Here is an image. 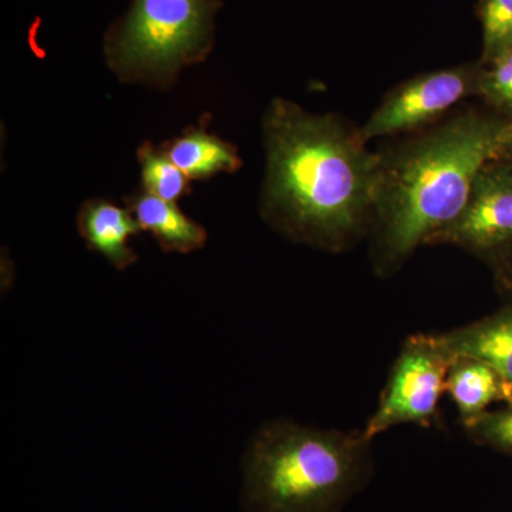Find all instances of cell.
<instances>
[{
  "instance_id": "6da1fadb",
  "label": "cell",
  "mask_w": 512,
  "mask_h": 512,
  "mask_svg": "<svg viewBox=\"0 0 512 512\" xmlns=\"http://www.w3.org/2000/svg\"><path fill=\"white\" fill-rule=\"evenodd\" d=\"M262 130L264 220L285 238L330 254L367 239L379 157L363 140L360 126L279 97L269 103Z\"/></svg>"
},
{
  "instance_id": "7a4b0ae2",
  "label": "cell",
  "mask_w": 512,
  "mask_h": 512,
  "mask_svg": "<svg viewBox=\"0 0 512 512\" xmlns=\"http://www.w3.org/2000/svg\"><path fill=\"white\" fill-rule=\"evenodd\" d=\"M512 121L470 107L377 151L369 237L373 274L396 275L466 210L480 171L503 153Z\"/></svg>"
},
{
  "instance_id": "3957f363",
  "label": "cell",
  "mask_w": 512,
  "mask_h": 512,
  "mask_svg": "<svg viewBox=\"0 0 512 512\" xmlns=\"http://www.w3.org/2000/svg\"><path fill=\"white\" fill-rule=\"evenodd\" d=\"M363 431L262 424L244 456L245 512H340L372 477Z\"/></svg>"
},
{
  "instance_id": "277c9868",
  "label": "cell",
  "mask_w": 512,
  "mask_h": 512,
  "mask_svg": "<svg viewBox=\"0 0 512 512\" xmlns=\"http://www.w3.org/2000/svg\"><path fill=\"white\" fill-rule=\"evenodd\" d=\"M222 0H134L107 32V64L121 80L165 87L214 46Z\"/></svg>"
},
{
  "instance_id": "5b68a950",
  "label": "cell",
  "mask_w": 512,
  "mask_h": 512,
  "mask_svg": "<svg viewBox=\"0 0 512 512\" xmlns=\"http://www.w3.org/2000/svg\"><path fill=\"white\" fill-rule=\"evenodd\" d=\"M456 357L441 333H416L404 340L375 413L362 430L367 439L373 441L406 424L430 427L439 419L441 397Z\"/></svg>"
},
{
  "instance_id": "8992f818",
  "label": "cell",
  "mask_w": 512,
  "mask_h": 512,
  "mask_svg": "<svg viewBox=\"0 0 512 512\" xmlns=\"http://www.w3.org/2000/svg\"><path fill=\"white\" fill-rule=\"evenodd\" d=\"M483 63L457 64L417 74L394 86L360 126L363 140L410 136L441 120L464 100L478 99Z\"/></svg>"
},
{
  "instance_id": "52a82bcc",
  "label": "cell",
  "mask_w": 512,
  "mask_h": 512,
  "mask_svg": "<svg viewBox=\"0 0 512 512\" xmlns=\"http://www.w3.org/2000/svg\"><path fill=\"white\" fill-rule=\"evenodd\" d=\"M490 265L512 248V165L495 158L480 171L466 210L431 241Z\"/></svg>"
},
{
  "instance_id": "ba28073f",
  "label": "cell",
  "mask_w": 512,
  "mask_h": 512,
  "mask_svg": "<svg viewBox=\"0 0 512 512\" xmlns=\"http://www.w3.org/2000/svg\"><path fill=\"white\" fill-rule=\"evenodd\" d=\"M446 393L450 394L464 427L497 404L512 403V384L494 367L468 356H457L451 365Z\"/></svg>"
},
{
  "instance_id": "9c48e42d",
  "label": "cell",
  "mask_w": 512,
  "mask_h": 512,
  "mask_svg": "<svg viewBox=\"0 0 512 512\" xmlns=\"http://www.w3.org/2000/svg\"><path fill=\"white\" fill-rule=\"evenodd\" d=\"M441 336L454 356L483 360L512 384V303Z\"/></svg>"
},
{
  "instance_id": "30bf717a",
  "label": "cell",
  "mask_w": 512,
  "mask_h": 512,
  "mask_svg": "<svg viewBox=\"0 0 512 512\" xmlns=\"http://www.w3.org/2000/svg\"><path fill=\"white\" fill-rule=\"evenodd\" d=\"M77 228L87 247L104 256L114 268L124 271L136 264L137 255L128 239L141 228L130 211L113 202L87 201L79 212Z\"/></svg>"
},
{
  "instance_id": "8fae6325",
  "label": "cell",
  "mask_w": 512,
  "mask_h": 512,
  "mask_svg": "<svg viewBox=\"0 0 512 512\" xmlns=\"http://www.w3.org/2000/svg\"><path fill=\"white\" fill-rule=\"evenodd\" d=\"M143 231L151 232L165 252L190 254L207 244V231L180 211L175 202L140 194L128 204Z\"/></svg>"
},
{
  "instance_id": "7c38bea8",
  "label": "cell",
  "mask_w": 512,
  "mask_h": 512,
  "mask_svg": "<svg viewBox=\"0 0 512 512\" xmlns=\"http://www.w3.org/2000/svg\"><path fill=\"white\" fill-rule=\"evenodd\" d=\"M165 153L190 180L235 173L242 165L235 146L200 128L175 138Z\"/></svg>"
},
{
  "instance_id": "4fadbf2b",
  "label": "cell",
  "mask_w": 512,
  "mask_h": 512,
  "mask_svg": "<svg viewBox=\"0 0 512 512\" xmlns=\"http://www.w3.org/2000/svg\"><path fill=\"white\" fill-rule=\"evenodd\" d=\"M138 161L147 194L175 202L190 191V178L174 164L165 151L157 150L148 143L143 144L138 150Z\"/></svg>"
},
{
  "instance_id": "5bb4252c",
  "label": "cell",
  "mask_w": 512,
  "mask_h": 512,
  "mask_svg": "<svg viewBox=\"0 0 512 512\" xmlns=\"http://www.w3.org/2000/svg\"><path fill=\"white\" fill-rule=\"evenodd\" d=\"M478 19L483 29L480 62L487 66L512 49V0H481Z\"/></svg>"
},
{
  "instance_id": "9a60e30c",
  "label": "cell",
  "mask_w": 512,
  "mask_h": 512,
  "mask_svg": "<svg viewBox=\"0 0 512 512\" xmlns=\"http://www.w3.org/2000/svg\"><path fill=\"white\" fill-rule=\"evenodd\" d=\"M478 99L485 109L512 121V49L484 66Z\"/></svg>"
},
{
  "instance_id": "2e32d148",
  "label": "cell",
  "mask_w": 512,
  "mask_h": 512,
  "mask_svg": "<svg viewBox=\"0 0 512 512\" xmlns=\"http://www.w3.org/2000/svg\"><path fill=\"white\" fill-rule=\"evenodd\" d=\"M464 429L478 446L512 458V403L488 410Z\"/></svg>"
},
{
  "instance_id": "e0dca14e",
  "label": "cell",
  "mask_w": 512,
  "mask_h": 512,
  "mask_svg": "<svg viewBox=\"0 0 512 512\" xmlns=\"http://www.w3.org/2000/svg\"><path fill=\"white\" fill-rule=\"evenodd\" d=\"M488 268L493 274L494 286L498 295L501 296L504 303H512V248L494 259Z\"/></svg>"
},
{
  "instance_id": "ac0fdd59",
  "label": "cell",
  "mask_w": 512,
  "mask_h": 512,
  "mask_svg": "<svg viewBox=\"0 0 512 512\" xmlns=\"http://www.w3.org/2000/svg\"><path fill=\"white\" fill-rule=\"evenodd\" d=\"M500 158H503L504 161H507L508 164L512 165V137L507 144H505L503 153H501Z\"/></svg>"
}]
</instances>
